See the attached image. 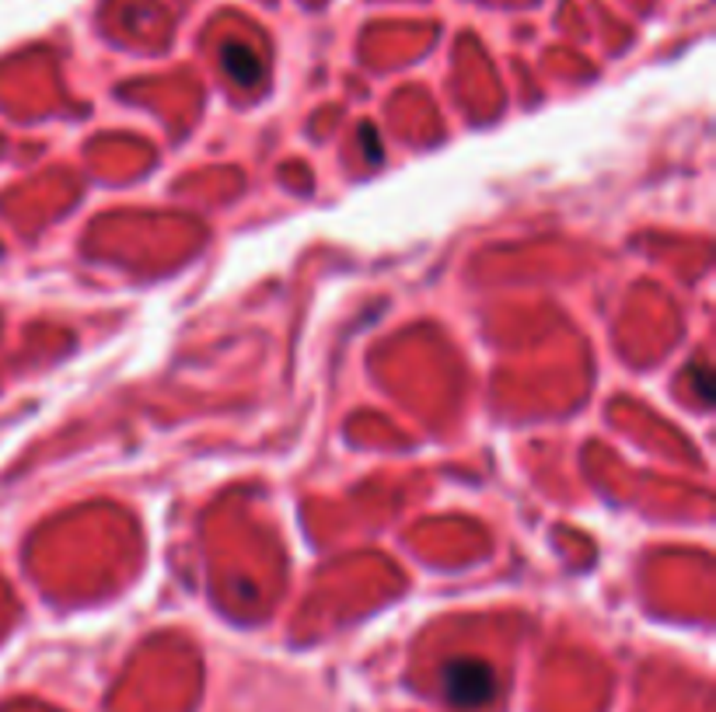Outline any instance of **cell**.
Instances as JSON below:
<instances>
[{
    "mask_svg": "<svg viewBox=\"0 0 716 712\" xmlns=\"http://www.w3.org/2000/svg\"><path fill=\"white\" fill-rule=\"evenodd\" d=\"M224 67L241 84H255L259 74H262V64L255 60V53L249 46H228L224 49Z\"/></svg>",
    "mask_w": 716,
    "mask_h": 712,
    "instance_id": "7a4b0ae2",
    "label": "cell"
},
{
    "mask_svg": "<svg viewBox=\"0 0 716 712\" xmlns=\"http://www.w3.org/2000/svg\"><path fill=\"white\" fill-rule=\"evenodd\" d=\"M441 688L458 709H482L497 699V670L476 657H455L441 670Z\"/></svg>",
    "mask_w": 716,
    "mask_h": 712,
    "instance_id": "6da1fadb",
    "label": "cell"
}]
</instances>
